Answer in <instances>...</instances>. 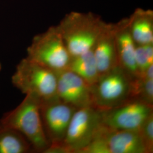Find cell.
<instances>
[{"label": "cell", "mask_w": 153, "mask_h": 153, "mask_svg": "<svg viewBox=\"0 0 153 153\" xmlns=\"http://www.w3.org/2000/svg\"><path fill=\"white\" fill-rule=\"evenodd\" d=\"M131 99L153 105V79L139 76L133 79Z\"/></svg>", "instance_id": "obj_16"}, {"label": "cell", "mask_w": 153, "mask_h": 153, "mask_svg": "<svg viewBox=\"0 0 153 153\" xmlns=\"http://www.w3.org/2000/svg\"><path fill=\"white\" fill-rule=\"evenodd\" d=\"M99 76L119 65L115 23H105L93 48Z\"/></svg>", "instance_id": "obj_11"}, {"label": "cell", "mask_w": 153, "mask_h": 153, "mask_svg": "<svg viewBox=\"0 0 153 153\" xmlns=\"http://www.w3.org/2000/svg\"><path fill=\"white\" fill-rule=\"evenodd\" d=\"M76 109L57 96L40 100L41 120L49 144L64 142L68 128Z\"/></svg>", "instance_id": "obj_7"}, {"label": "cell", "mask_w": 153, "mask_h": 153, "mask_svg": "<svg viewBox=\"0 0 153 153\" xmlns=\"http://www.w3.org/2000/svg\"><path fill=\"white\" fill-rule=\"evenodd\" d=\"M43 153H71L69 149L66 146L64 142L55 143L49 144Z\"/></svg>", "instance_id": "obj_19"}, {"label": "cell", "mask_w": 153, "mask_h": 153, "mask_svg": "<svg viewBox=\"0 0 153 153\" xmlns=\"http://www.w3.org/2000/svg\"><path fill=\"white\" fill-rule=\"evenodd\" d=\"M40 99L27 94L16 108L0 120V126L16 130L25 137L36 152L43 153L49 143L44 133L40 113Z\"/></svg>", "instance_id": "obj_2"}, {"label": "cell", "mask_w": 153, "mask_h": 153, "mask_svg": "<svg viewBox=\"0 0 153 153\" xmlns=\"http://www.w3.org/2000/svg\"><path fill=\"white\" fill-rule=\"evenodd\" d=\"M98 133L107 153H146L139 131L114 129L103 124Z\"/></svg>", "instance_id": "obj_10"}, {"label": "cell", "mask_w": 153, "mask_h": 153, "mask_svg": "<svg viewBox=\"0 0 153 153\" xmlns=\"http://www.w3.org/2000/svg\"><path fill=\"white\" fill-rule=\"evenodd\" d=\"M146 153L153 152V114L148 117L139 130Z\"/></svg>", "instance_id": "obj_18"}, {"label": "cell", "mask_w": 153, "mask_h": 153, "mask_svg": "<svg viewBox=\"0 0 153 153\" xmlns=\"http://www.w3.org/2000/svg\"><path fill=\"white\" fill-rule=\"evenodd\" d=\"M57 73V95L77 109L93 106L91 86L76 73L65 69Z\"/></svg>", "instance_id": "obj_9"}, {"label": "cell", "mask_w": 153, "mask_h": 153, "mask_svg": "<svg viewBox=\"0 0 153 153\" xmlns=\"http://www.w3.org/2000/svg\"><path fill=\"white\" fill-rule=\"evenodd\" d=\"M131 36L137 45L153 44V11L137 8L128 18Z\"/></svg>", "instance_id": "obj_13"}, {"label": "cell", "mask_w": 153, "mask_h": 153, "mask_svg": "<svg viewBox=\"0 0 153 153\" xmlns=\"http://www.w3.org/2000/svg\"><path fill=\"white\" fill-rule=\"evenodd\" d=\"M103 124L117 130L139 131L149 116L153 114V105L131 99L112 109L101 111Z\"/></svg>", "instance_id": "obj_8"}, {"label": "cell", "mask_w": 153, "mask_h": 153, "mask_svg": "<svg viewBox=\"0 0 153 153\" xmlns=\"http://www.w3.org/2000/svg\"><path fill=\"white\" fill-rule=\"evenodd\" d=\"M1 69V63H0V71Z\"/></svg>", "instance_id": "obj_20"}, {"label": "cell", "mask_w": 153, "mask_h": 153, "mask_svg": "<svg viewBox=\"0 0 153 153\" xmlns=\"http://www.w3.org/2000/svg\"><path fill=\"white\" fill-rule=\"evenodd\" d=\"M27 52L26 58L56 73L67 69L71 59L57 26L34 36Z\"/></svg>", "instance_id": "obj_4"}, {"label": "cell", "mask_w": 153, "mask_h": 153, "mask_svg": "<svg viewBox=\"0 0 153 153\" xmlns=\"http://www.w3.org/2000/svg\"><path fill=\"white\" fill-rule=\"evenodd\" d=\"M135 60L140 76L150 66L153 65V44H136Z\"/></svg>", "instance_id": "obj_17"}, {"label": "cell", "mask_w": 153, "mask_h": 153, "mask_svg": "<svg viewBox=\"0 0 153 153\" xmlns=\"http://www.w3.org/2000/svg\"><path fill=\"white\" fill-rule=\"evenodd\" d=\"M67 69L81 76L91 86L99 77L93 49L81 55L71 56Z\"/></svg>", "instance_id": "obj_14"}, {"label": "cell", "mask_w": 153, "mask_h": 153, "mask_svg": "<svg viewBox=\"0 0 153 153\" xmlns=\"http://www.w3.org/2000/svg\"><path fill=\"white\" fill-rule=\"evenodd\" d=\"M133 79L119 65L99 76L91 86L93 107L105 111L131 100Z\"/></svg>", "instance_id": "obj_3"}, {"label": "cell", "mask_w": 153, "mask_h": 153, "mask_svg": "<svg viewBox=\"0 0 153 153\" xmlns=\"http://www.w3.org/2000/svg\"><path fill=\"white\" fill-rule=\"evenodd\" d=\"M31 150V145L21 133L0 126V153H27Z\"/></svg>", "instance_id": "obj_15"}, {"label": "cell", "mask_w": 153, "mask_h": 153, "mask_svg": "<svg viewBox=\"0 0 153 153\" xmlns=\"http://www.w3.org/2000/svg\"><path fill=\"white\" fill-rule=\"evenodd\" d=\"M105 23L91 12L71 11L57 27L71 57L93 49Z\"/></svg>", "instance_id": "obj_1"}, {"label": "cell", "mask_w": 153, "mask_h": 153, "mask_svg": "<svg viewBox=\"0 0 153 153\" xmlns=\"http://www.w3.org/2000/svg\"><path fill=\"white\" fill-rule=\"evenodd\" d=\"M103 124L100 110L93 106L77 109L68 128L64 142L71 153H79L92 141Z\"/></svg>", "instance_id": "obj_6"}, {"label": "cell", "mask_w": 153, "mask_h": 153, "mask_svg": "<svg viewBox=\"0 0 153 153\" xmlns=\"http://www.w3.org/2000/svg\"><path fill=\"white\" fill-rule=\"evenodd\" d=\"M11 81L22 93L35 95L41 100L57 96L56 72L27 58L17 65Z\"/></svg>", "instance_id": "obj_5"}, {"label": "cell", "mask_w": 153, "mask_h": 153, "mask_svg": "<svg viewBox=\"0 0 153 153\" xmlns=\"http://www.w3.org/2000/svg\"><path fill=\"white\" fill-rule=\"evenodd\" d=\"M115 38L119 65L133 79L140 76L135 60L136 44L131 36L128 18L115 23Z\"/></svg>", "instance_id": "obj_12"}]
</instances>
